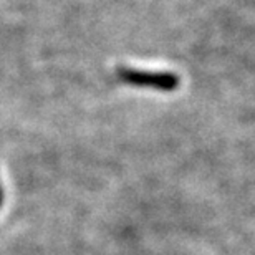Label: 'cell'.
Listing matches in <instances>:
<instances>
[{"instance_id": "6da1fadb", "label": "cell", "mask_w": 255, "mask_h": 255, "mask_svg": "<svg viewBox=\"0 0 255 255\" xmlns=\"http://www.w3.org/2000/svg\"><path fill=\"white\" fill-rule=\"evenodd\" d=\"M118 78L126 85L139 86V88H151L157 91H174L179 88V76L164 71H142L129 66H120L116 70Z\"/></svg>"}, {"instance_id": "7a4b0ae2", "label": "cell", "mask_w": 255, "mask_h": 255, "mask_svg": "<svg viewBox=\"0 0 255 255\" xmlns=\"http://www.w3.org/2000/svg\"><path fill=\"white\" fill-rule=\"evenodd\" d=\"M2 201H3V192H2V186H0V207H2Z\"/></svg>"}]
</instances>
